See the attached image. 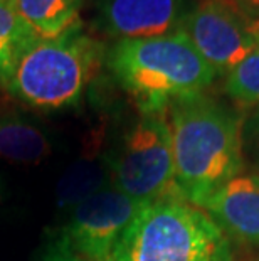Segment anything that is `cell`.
<instances>
[{
  "mask_svg": "<svg viewBox=\"0 0 259 261\" xmlns=\"http://www.w3.org/2000/svg\"><path fill=\"white\" fill-rule=\"evenodd\" d=\"M172 135L175 186L199 205L241 172L244 121L204 93L175 99L165 110Z\"/></svg>",
  "mask_w": 259,
  "mask_h": 261,
  "instance_id": "cell-1",
  "label": "cell"
},
{
  "mask_svg": "<svg viewBox=\"0 0 259 261\" xmlns=\"http://www.w3.org/2000/svg\"><path fill=\"white\" fill-rule=\"evenodd\" d=\"M108 182H111V162L108 164L98 152L84 155L59 179L56 189L57 207L74 209L86 197L108 187Z\"/></svg>",
  "mask_w": 259,
  "mask_h": 261,
  "instance_id": "cell-10",
  "label": "cell"
},
{
  "mask_svg": "<svg viewBox=\"0 0 259 261\" xmlns=\"http://www.w3.org/2000/svg\"><path fill=\"white\" fill-rule=\"evenodd\" d=\"M51 142L37 126L17 116L0 115V157L9 162L39 164L51 155Z\"/></svg>",
  "mask_w": 259,
  "mask_h": 261,
  "instance_id": "cell-11",
  "label": "cell"
},
{
  "mask_svg": "<svg viewBox=\"0 0 259 261\" xmlns=\"http://www.w3.org/2000/svg\"><path fill=\"white\" fill-rule=\"evenodd\" d=\"M82 0H14L20 17L39 39H56L79 22Z\"/></svg>",
  "mask_w": 259,
  "mask_h": 261,
  "instance_id": "cell-12",
  "label": "cell"
},
{
  "mask_svg": "<svg viewBox=\"0 0 259 261\" xmlns=\"http://www.w3.org/2000/svg\"><path fill=\"white\" fill-rule=\"evenodd\" d=\"M187 0H98V27L120 39H143L182 31Z\"/></svg>",
  "mask_w": 259,
  "mask_h": 261,
  "instance_id": "cell-8",
  "label": "cell"
},
{
  "mask_svg": "<svg viewBox=\"0 0 259 261\" xmlns=\"http://www.w3.org/2000/svg\"><path fill=\"white\" fill-rule=\"evenodd\" d=\"M100 61V46L81 22L56 39H39L19 61L7 91L34 108L57 110L81 98Z\"/></svg>",
  "mask_w": 259,
  "mask_h": 261,
  "instance_id": "cell-4",
  "label": "cell"
},
{
  "mask_svg": "<svg viewBox=\"0 0 259 261\" xmlns=\"http://www.w3.org/2000/svg\"><path fill=\"white\" fill-rule=\"evenodd\" d=\"M236 7L247 20H259V0H225Z\"/></svg>",
  "mask_w": 259,
  "mask_h": 261,
  "instance_id": "cell-15",
  "label": "cell"
},
{
  "mask_svg": "<svg viewBox=\"0 0 259 261\" xmlns=\"http://www.w3.org/2000/svg\"><path fill=\"white\" fill-rule=\"evenodd\" d=\"M182 32L216 73H229L259 49L251 20L225 0H202L185 17Z\"/></svg>",
  "mask_w": 259,
  "mask_h": 261,
  "instance_id": "cell-7",
  "label": "cell"
},
{
  "mask_svg": "<svg viewBox=\"0 0 259 261\" xmlns=\"http://www.w3.org/2000/svg\"><path fill=\"white\" fill-rule=\"evenodd\" d=\"M224 91L242 107L259 103V49L229 71Z\"/></svg>",
  "mask_w": 259,
  "mask_h": 261,
  "instance_id": "cell-14",
  "label": "cell"
},
{
  "mask_svg": "<svg viewBox=\"0 0 259 261\" xmlns=\"http://www.w3.org/2000/svg\"><path fill=\"white\" fill-rule=\"evenodd\" d=\"M200 207L225 234L259 248V174L239 172Z\"/></svg>",
  "mask_w": 259,
  "mask_h": 261,
  "instance_id": "cell-9",
  "label": "cell"
},
{
  "mask_svg": "<svg viewBox=\"0 0 259 261\" xmlns=\"http://www.w3.org/2000/svg\"><path fill=\"white\" fill-rule=\"evenodd\" d=\"M108 66L143 113H165L175 99L204 93L217 74L182 31L120 39L109 51Z\"/></svg>",
  "mask_w": 259,
  "mask_h": 261,
  "instance_id": "cell-2",
  "label": "cell"
},
{
  "mask_svg": "<svg viewBox=\"0 0 259 261\" xmlns=\"http://www.w3.org/2000/svg\"><path fill=\"white\" fill-rule=\"evenodd\" d=\"M227 234L182 196L145 202L108 261H231Z\"/></svg>",
  "mask_w": 259,
  "mask_h": 261,
  "instance_id": "cell-3",
  "label": "cell"
},
{
  "mask_svg": "<svg viewBox=\"0 0 259 261\" xmlns=\"http://www.w3.org/2000/svg\"><path fill=\"white\" fill-rule=\"evenodd\" d=\"M143 204L113 184L86 197L73 209L64 229V253L86 261H108Z\"/></svg>",
  "mask_w": 259,
  "mask_h": 261,
  "instance_id": "cell-6",
  "label": "cell"
},
{
  "mask_svg": "<svg viewBox=\"0 0 259 261\" xmlns=\"http://www.w3.org/2000/svg\"><path fill=\"white\" fill-rule=\"evenodd\" d=\"M39 41L15 9L14 0H0V88L7 90L22 56Z\"/></svg>",
  "mask_w": 259,
  "mask_h": 261,
  "instance_id": "cell-13",
  "label": "cell"
},
{
  "mask_svg": "<svg viewBox=\"0 0 259 261\" xmlns=\"http://www.w3.org/2000/svg\"><path fill=\"white\" fill-rule=\"evenodd\" d=\"M49 261H86V259H82L79 256H74V254H69V253H63V254H59V256H54Z\"/></svg>",
  "mask_w": 259,
  "mask_h": 261,
  "instance_id": "cell-17",
  "label": "cell"
},
{
  "mask_svg": "<svg viewBox=\"0 0 259 261\" xmlns=\"http://www.w3.org/2000/svg\"><path fill=\"white\" fill-rule=\"evenodd\" d=\"M251 31L254 32V36L257 37V41H259V20L251 22Z\"/></svg>",
  "mask_w": 259,
  "mask_h": 261,
  "instance_id": "cell-18",
  "label": "cell"
},
{
  "mask_svg": "<svg viewBox=\"0 0 259 261\" xmlns=\"http://www.w3.org/2000/svg\"><path fill=\"white\" fill-rule=\"evenodd\" d=\"M249 128H251V138H252V143L256 145V150H257V153H259V112L257 115L252 118V123L249 125Z\"/></svg>",
  "mask_w": 259,
  "mask_h": 261,
  "instance_id": "cell-16",
  "label": "cell"
},
{
  "mask_svg": "<svg viewBox=\"0 0 259 261\" xmlns=\"http://www.w3.org/2000/svg\"><path fill=\"white\" fill-rule=\"evenodd\" d=\"M111 184L140 202L177 196L172 135L165 113H143L128 132L111 160Z\"/></svg>",
  "mask_w": 259,
  "mask_h": 261,
  "instance_id": "cell-5",
  "label": "cell"
}]
</instances>
